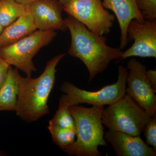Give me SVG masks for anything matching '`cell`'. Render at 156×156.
<instances>
[{
    "label": "cell",
    "instance_id": "cell-1",
    "mask_svg": "<svg viewBox=\"0 0 156 156\" xmlns=\"http://www.w3.org/2000/svg\"><path fill=\"white\" fill-rule=\"evenodd\" d=\"M64 22L71 38L68 53L83 62L89 72V82L106 70L112 61L120 60L123 51L107 45L105 37L92 32L69 15Z\"/></svg>",
    "mask_w": 156,
    "mask_h": 156
},
{
    "label": "cell",
    "instance_id": "cell-2",
    "mask_svg": "<svg viewBox=\"0 0 156 156\" xmlns=\"http://www.w3.org/2000/svg\"><path fill=\"white\" fill-rule=\"evenodd\" d=\"M65 55L62 53L49 60L38 77L21 76L15 110L21 119L33 122L49 113L48 101L55 84L56 67Z\"/></svg>",
    "mask_w": 156,
    "mask_h": 156
},
{
    "label": "cell",
    "instance_id": "cell-3",
    "mask_svg": "<svg viewBox=\"0 0 156 156\" xmlns=\"http://www.w3.org/2000/svg\"><path fill=\"white\" fill-rule=\"evenodd\" d=\"M104 106L87 108L78 105L69 107L76 131L74 142L63 151L69 155L101 156L99 146L108 147L104 138L101 114Z\"/></svg>",
    "mask_w": 156,
    "mask_h": 156
},
{
    "label": "cell",
    "instance_id": "cell-4",
    "mask_svg": "<svg viewBox=\"0 0 156 156\" xmlns=\"http://www.w3.org/2000/svg\"><path fill=\"white\" fill-rule=\"evenodd\" d=\"M128 68L118 66V80L96 91H89L78 88L68 82H64L60 90L64 94L59 98V104L69 108L81 104L94 106H104L115 103L126 94Z\"/></svg>",
    "mask_w": 156,
    "mask_h": 156
},
{
    "label": "cell",
    "instance_id": "cell-5",
    "mask_svg": "<svg viewBox=\"0 0 156 156\" xmlns=\"http://www.w3.org/2000/svg\"><path fill=\"white\" fill-rule=\"evenodd\" d=\"M151 117L127 94L104 108L101 119L108 130L140 136Z\"/></svg>",
    "mask_w": 156,
    "mask_h": 156
},
{
    "label": "cell",
    "instance_id": "cell-6",
    "mask_svg": "<svg viewBox=\"0 0 156 156\" xmlns=\"http://www.w3.org/2000/svg\"><path fill=\"white\" fill-rule=\"evenodd\" d=\"M56 36L54 30H36L14 44L0 48V55L10 66L31 77L37 71L33 62L34 56Z\"/></svg>",
    "mask_w": 156,
    "mask_h": 156
},
{
    "label": "cell",
    "instance_id": "cell-7",
    "mask_svg": "<svg viewBox=\"0 0 156 156\" xmlns=\"http://www.w3.org/2000/svg\"><path fill=\"white\" fill-rule=\"evenodd\" d=\"M63 10L100 36L109 33L115 16L105 9L101 0H70Z\"/></svg>",
    "mask_w": 156,
    "mask_h": 156
},
{
    "label": "cell",
    "instance_id": "cell-8",
    "mask_svg": "<svg viewBox=\"0 0 156 156\" xmlns=\"http://www.w3.org/2000/svg\"><path fill=\"white\" fill-rule=\"evenodd\" d=\"M126 94L151 117L156 114V96L146 76L144 65L132 58L127 64Z\"/></svg>",
    "mask_w": 156,
    "mask_h": 156
},
{
    "label": "cell",
    "instance_id": "cell-9",
    "mask_svg": "<svg viewBox=\"0 0 156 156\" xmlns=\"http://www.w3.org/2000/svg\"><path fill=\"white\" fill-rule=\"evenodd\" d=\"M128 41H134L133 45L123 52L119 61L129 57L156 58V20L140 22L131 20L128 25Z\"/></svg>",
    "mask_w": 156,
    "mask_h": 156
},
{
    "label": "cell",
    "instance_id": "cell-10",
    "mask_svg": "<svg viewBox=\"0 0 156 156\" xmlns=\"http://www.w3.org/2000/svg\"><path fill=\"white\" fill-rule=\"evenodd\" d=\"M37 29L65 30L66 29L62 13L63 5L54 0H39L27 5Z\"/></svg>",
    "mask_w": 156,
    "mask_h": 156
},
{
    "label": "cell",
    "instance_id": "cell-11",
    "mask_svg": "<svg viewBox=\"0 0 156 156\" xmlns=\"http://www.w3.org/2000/svg\"><path fill=\"white\" fill-rule=\"evenodd\" d=\"M104 138L118 156H156V151L140 137L120 131L108 130Z\"/></svg>",
    "mask_w": 156,
    "mask_h": 156
},
{
    "label": "cell",
    "instance_id": "cell-12",
    "mask_svg": "<svg viewBox=\"0 0 156 156\" xmlns=\"http://www.w3.org/2000/svg\"><path fill=\"white\" fill-rule=\"evenodd\" d=\"M105 9L111 10L116 17L121 31L119 48L122 50L128 44L127 30L133 20L140 22L145 21L137 5L136 0H102Z\"/></svg>",
    "mask_w": 156,
    "mask_h": 156
},
{
    "label": "cell",
    "instance_id": "cell-13",
    "mask_svg": "<svg viewBox=\"0 0 156 156\" xmlns=\"http://www.w3.org/2000/svg\"><path fill=\"white\" fill-rule=\"evenodd\" d=\"M33 17L27 11L4 28L0 34V48L16 43L37 30Z\"/></svg>",
    "mask_w": 156,
    "mask_h": 156
},
{
    "label": "cell",
    "instance_id": "cell-14",
    "mask_svg": "<svg viewBox=\"0 0 156 156\" xmlns=\"http://www.w3.org/2000/svg\"><path fill=\"white\" fill-rule=\"evenodd\" d=\"M21 76L17 69L10 67L0 88V111H15Z\"/></svg>",
    "mask_w": 156,
    "mask_h": 156
},
{
    "label": "cell",
    "instance_id": "cell-15",
    "mask_svg": "<svg viewBox=\"0 0 156 156\" xmlns=\"http://www.w3.org/2000/svg\"><path fill=\"white\" fill-rule=\"evenodd\" d=\"M27 10V5L15 0L0 1V24L4 28L14 22Z\"/></svg>",
    "mask_w": 156,
    "mask_h": 156
},
{
    "label": "cell",
    "instance_id": "cell-16",
    "mask_svg": "<svg viewBox=\"0 0 156 156\" xmlns=\"http://www.w3.org/2000/svg\"><path fill=\"white\" fill-rule=\"evenodd\" d=\"M48 129L52 136L53 143L62 150L72 144L75 140L76 130L51 125H49Z\"/></svg>",
    "mask_w": 156,
    "mask_h": 156
},
{
    "label": "cell",
    "instance_id": "cell-17",
    "mask_svg": "<svg viewBox=\"0 0 156 156\" xmlns=\"http://www.w3.org/2000/svg\"><path fill=\"white\" fill-rule=\"evenodd\" d=\"M49 125L76 130L74 121L69 110V108L59 104L54 117L49 121Z\"/></svg>",
    "mask_w": 156,
    "mask_h": 156
},
{
    "label": "cell",
    "instance_id": "cell-18",
    "mask_svg": "<svg viewBox=\"0 0 156 156\" xmlns=\"http://www.w3.org/2000/svg\"><path fill=\"white\" fill-rule=\"evenodd\" d=\"M136 2L145 20L156 19V0H136Z\"/></svg>",
    "mask_w": 156,
    "mask_h": 156
},
{
    "label": "cell",
    "instance_id": "cell-19",
    "mask_svg": "<svg viewBox=\"0 0 156 156\" xmlns=\"http://www.w3.org/2000/svg\"><path fill=\"white\" fill-rule=\"evenodd\" d=\"M146 143L156 151V114L151 117L144 129Z\"/></svg>",
    "mask_w": 156,
    "mask_h": 156
},
{
    "label": "cell",
    "instance_id": "cell-20",
    "mask_svg": "<svg viewBox=\"0 0 156 156\" xmlns=\"http://www.w3.org/2000/svg\"><path fill=\"white\" fill-rule=\"evenodd\" d=\"M11 66L0 55V88L5 80Z\"/></svg>",
    "mask_w": 156,
    "mask_h": 156
},
{
    "label": "cell",
    "instance_id": "cell-21",
    "mask_svg": "<svg viewBox=\"0 0 156 156\" xmlns=\"http://www.w3.org/2000/svg\"><path fill=\"white\" fill-rule=\"evenodd\" d=\"M146 76L151 84L154 92H156V71L150 69L146 71Z\"/></svg>",
    "mask_w": 156,
    "mask_h": 156
},
{
    "label": "cell",
    "instance_id": "cell-22",
    "mask_svg": "<svg viewBox=\"0 0 156 156\" xmlns=\"http://www.w3.org/2000/svg\"><path fill=\"white\" fill-rule=\"evenodd\" d=\"M15 1H16L17 2L22 4V5H28L30 4L33 3L34 2H36V1H39V0H15Z\"/></svg>",
    "mask_w": 156,
    "mask_h": 156
},
{
    "label": "cell",
    "instance_id": "cell-23",
    "mask_svg": "<svg viewBox=\"0 0 156 156\" xmlns=\"http://www.w3.org/2000/svg\"><path fill=\"white\" fill-rule=\"evenodd\" d=\"M58 2H59L61 4H62V5H65L66 3L68 2L70 0H58Z\"/></svg>",
    "mask_w": 156,
    "mask_h": 156
},
{
    "label": "cell",
    "instance_id": "cell-24",
    "mask_svg": "<svg viewBox=\"0 0 156 156\" xmlns=\"http://www.w3.org/2000/svg\"><path fill=\"white\" fill-rule=\"evenodd\" d=\"M4 27H3V26H2V25L0 24V34H1V33H2V31L3 30H4Z\"/></svg>",
    "mask_w": 156,
    "mask_h": 156
},
{
    "label": "cell",
    "instance_id": "cell-25",
    "mask_svg": "<svg viewBox=\"0 0 156 156\" xmlns=\"http://www.w3.org/2000/svg\"><path fill=\"white\" fill-rule=\"evenodd\" d=\"M2 152H1V151H0V156L2 155Z\"/></svg>",
    "mask_w": 156,
    "mask_h": 156
},
{
    "label": "cell",
    "instance_id": "cell-26",
    "mask_svg": "<svg viewBox=\"0 0 156 156\" xmlns=\"http://www.w3.org/2000/svg\"><path fill=\"white\" fill-rule=\"evenodd\" d=\"M2 1V0H0V1Z\"/></svg>",
    "mask_w": 156,
    "mask_h": 156
}]
</instances>
